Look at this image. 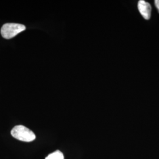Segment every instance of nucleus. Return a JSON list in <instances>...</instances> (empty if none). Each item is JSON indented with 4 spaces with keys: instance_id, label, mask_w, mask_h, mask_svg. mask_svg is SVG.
I'll use <instances>...</instances> for the list:
<instances>
[{
    "instance_id": "39448f33",
    "label": "nucleus",
    "mask_w": 159,
    "mask_h": 159,
    "mask_svg": "<svg viewBox=\"0 0 159 159\" xmlns=\"http://www.w3.org/2000/svg\"><path fill=\"white\" fill-rule=\"evenodd\" d=\"M155 6L156 7V8H157V10H158L159 12V0H156L155 1Z\"/></svg>"
},
{
    "instance_id": "f03ea898",
    "label": "nucleus",
    "mask_w": 159,
    "mask_h": 159,
    "mask_svg": "<svg viewBox=\"0 0 159 159\" xmlns=\"http://www.w3.org/2000/svg\"><path fill=\"white\" fill-rule=\"evenodd\" d=\"M25 29V26L21 24L7 23L1 27V34L3 38L11 39L17 34L24 31Z\"/></svg>"
},
{
    "instance_id": "f257e3e1",
    "label": "nucleus",
    "mask_w": 159,
    "mask_h": 159,
    "mask_svg": "<svg viewBox=\"0 0 159 159\" xmlns=\"http://www.w3.org/2000/svg\"><path fill=\"white\" fill-rule=\"evenodd\" d=\"M11 134L12 136L15 139L25 142H32L35 139V135L34 133L22 125L15 126L11 131Z\"/></svg>"
},
{
    "instance_id": "7ed1b4c3",
    "label": "nucleus",
    "mask_w": 159,
    "mask_h": 159,
    "mask_svg": "<svg viewBox=\"0 0 159 159\" xmlns=\"http://www.w3.org/2000/svg\"><path fill=\"white\" fill-rule=\"evenodd\" d=\"M138 9L144 19H150L151 17L152 7L148 2L144 0L139 1L138 2Z\"/></svg>"
},
{
    "instance_id": "20e7f679",
    "label": "nucleus",
    "mask_w": 159,
    "mask_h": 159,
    "mask_svg": "<svg viewBox=\"0 0 159 159\" xmlns=\"http://www.w3.org/2000/svg\"><path fill=\"white\" fill-rule=\"evenodd\" d=\"M46 159H64L63 154L59 150H57L52 153L50 154Z\"/></svg>"
}]
</instances>
